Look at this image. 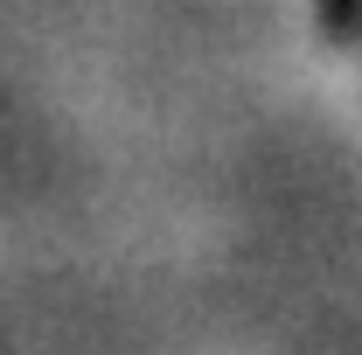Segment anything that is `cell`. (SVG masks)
Returning a JSON list of instances; mask_svg holds the SVG:
<instances>
[{"label":"cell","instance_id":"6da1fadb","mask_svg":"<svg viewBox=\"0 0 362 355\" xmlns=\"http://www.w3.org/2000/svg\"><path fill=\"white\" fill-rule=\"evenodd\" d=\"M320 28H327L334 42H349L362 28V0H320Z\"/></svg>","mask_w":362,"mask_h":355}]
</instances>
